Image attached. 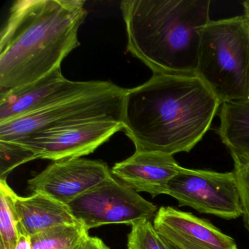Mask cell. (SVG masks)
<instances>
[{
    "mask_svg": "<svg viewBox=\"0 0 249 249\" xmlns=\"http://www.w3.org/2000/svg\"><path fill=\"white\" fill-rule=\"evenodd\" d=\"M14 209L18 225L31 237L53 227L79 224L68 205L41 193L27 197L15 194Z\"/></svg>",
    "mask_w": 249,
    "mask_h": 249,
    "instance_id": "cell-13",
    "label": "cell"
},
{
    "mask_svg": "<svg viewBox=\"0 0 249 249\" xmlns=\"http://www.w3.org/2000/svg\"><path fill=\"white\" fill-rule=\"evenodd\" d=\"M243 9H244V16L249 18V0H246L243 2Z\"/></svg>",
    "mask_w": 249,
    "mask_h": 249,
    "instance_id": "cell-22",
    "label": "cell"
},
{
    "mask_svg": "<svg viewBox=\"0 0 249 249\" xmlns=\"http://www.w3.org/2000/svg\"><path fill=\"white\" fill-rule=\"evenodd\" d=\"M107 81H73L61 68L29 85L0 93V123L103 87Z\"/></svg>",
    "mask_w": 249,
    "mask_h": 249,
    "instance_id": "cell-9",
    "label": "cell"
},
{
    "mask_svg": "<svg viewBox=\"0 0 249 249\" xmlns=\"http://www.w3.org/2000/svg\"><path fill=\"white\" fill-rule=\"evenodd\" d=\"M242 206L243 224L249 233V156H231Z\"/></svg>",
    "mask_w": 249,
    "mask_h": 249,
    "instance_id": "cell-19",
    "label": "cell"
},
{
    "mask_svg": "<svg viewBox=\"0 0 249 249\" xmlns=\"http://www.w3.org/2000/svg\"><path fill=\"white\" fill-rule=\"evenodd\" d=\"M210 0H124L128 52L158 75H195Z\"/></svg>",
    "mask_w": 249,
    "mask_h": 249,
    "instance_id": "cell-3",
    "label": "cell"
},
{
    "mask_svg": "<svg viewBox=\"0 0 249 249\" xmlns=\"http://www.w3.org/2000/svg\"><path fill=\"white\" fill-rule=\"evenodd\" d=\"M89 235L81 223L59 226L32 236V249H81Z\"/></svg>",
    "mask_w": 249,
    "mask_h": 249,
    "instance_id": "cell-15",
    "label": "cell"
},
{
    "mask_svg": "<svg viewBox=\"0 0 249 249\" xmlns=\"http://www.w3.org/2000/svg\"><path fill=\"white\" fill-rule=\"evenodd\" d=\"M221 105L196 75L154 74L126 91L122 130L135 150L189 153L209 130Z\"/></svg>",
    "mask_w": 249,
    "mask_h": 249,
    "instance_id": "cell-1",
    "label": "cell"
},
{
    "mask_svg": "<svg viewBox=\"0 0 249 249\" xmlns=\"http://www.w3.org/2000/svg\"><path fill=\"white\" fill-rule=\"evenodd\" d=\"M122 129L120 122H84L36 132L14 142L33 151L37 159L62 161L91 154Z\"/></svg>",
    "mask_w": 249,
    "mask_h": 249,
    "instance_id": "cell-8",
    "label": "cell"
},
{
    "mask_svg": "<svg viewBox=\"0 0 249 249\" xmlns=\"http://www.w3.org/2000/svg\"><path fill=\"white\" fill-rule=\"evenodd\" d=\"M18 226V239L14 249H32V237Z\"/></svg>",
    "mask_w": 249,
    "mask_h": 249,
    "instance_id": "cell-20",
    "label": "cell"
},
{
    "mask_svg": "<svg viewBox=\"0 0 249 249\" xmlns=\"http://www.w3.org/2000/svg\"><path fill=\"white\" fill-rule=\"evenodd\" d=\"M221 142L231 156H249V100L223 103L220 107Z\"/></svg>",
    "mask_w": 249,
    "mask_h": 249,
    "instance_id": "cell-14",
    "label": "cell"
},
{
    "mask_svg": "<svg viewBox=\"0 0 249 249\" xmlns=\"http://www.w3.org/2000/svg\"><path fill=\"white\" fill-rule=\"evenodd\" d=\"M112 176L106 163L78 158L53 161L28 180L29 189L68 205Z\"/></svg>",
    "mask_w": 249,
    "mask_h": 249,
    "instance_id": "cell-10",
    "label": "cell"
},
{
    "mask_svg": "<svg viewBox=\"0 0 249 249\" xmlns=\"http://www.w3.org/2000/svg\"><path fill=\"white\" fill-rule=\"evenodd\" d=\"M15 194L6 180H0L1 249H14L18 239V222L14 209Z\"/></svg>",
    "mask_w": 249,
    "mask_h": 249,
    "instance_id": "cell-16",
    "label": "cell"
},
{
    "mask_svg": "<svg viewBox=\"0 0 249 249\" xmlns=\"http://www.w3.org/2000/svg\"><path fill=\"white\" fill-rule=\"evenodd\" d=\"M35 160L36 154L21 144L0 141V180H6L16 167Z\"/></svg>",
    "mask_w": 249,
    "mask_h": 249,
    "instance_id": "cell-18",
    "label": "cell"
},
{
    "mask_svg": "<svg viewBox=\"0 0 249 249\" xmlns=\"http://www.w3.org/2000/svg\"><path fill=\"white\" fill-rule=\"evenodd\" d=\"M167 195L201 213L224 219H235L242 215V206L235 176L233 172L182 167L168 184Z\"/></svg>",
    "mask_w": 249,
    "mask_h": 249,
    "instance_id": "cell-7",
    "label": "cell"
},
{
    "mask_svg": "<svg viewBox=\"0 0 249 249\" xmlns=\"http://www.w3.org/2000/svg\"><path fill=\"white\" fill-rule=\"evenodd\" d=\"M127 249H170L150 220L134 223L128 235Z\"/></svg>",
    "mask_w": 249,
    "mask_h": 249,
    "instance_id": "cell-17",
    "label": "cell"
},
{
    "mask_svg": "<svg viewBox=\"0 0 249 249\" xmlns=\"http://www.w3.org/2000/svg\"><path fill=\"white\" fill-rule=\"evenodd\" d=\"M195 75L221 104L249 100V24L244 15L211 20L201 30Z\"/></svg>",
    "mask_w": 249,
    "mask_h": 249,
    "instance_id": "cell-4",
    "label": "cell"
},
{
    "mask_svg": "<svg viewBox=\"0 0 249 249\" xmlns=\"http://www.w3.org/2000/svg\"><path fill=\"white\" fill-rule=\"evenodd\" d=\"M182 167L173 155L135 150L130 157L116 163L111 173L137 192H147L154 197L167 195L169 183Z\"/></svg>",
    "mask_w": 249,
    "mask_h": 249,
    "instance_id": "cell-12",
    "label": "cell"
},
{
    "mask_svg": "<svg viewBox=\"0 0 249 249\" xmlns=\"http://www.w3.org/2000/svg\"><path fill=\"white\" fill-rule=\"evenodd\" d=\"M167 244L168 245L169 247H170V249H176L175 248H173V246H170V245H169L168 243H167Z\"/></svg>",
    "mask_w": 249,
    "mask_h": 249,
    "instance_id": "cell-23",
    "label": "cell"
},
{
    "mask_svg": "<svg viewBox=\"0 0 249 249\" xmlns=\"http://www.w3.org/2000/svg\"><path fill=\"white\" fill-rule=\"evenodd\" d=\"M84 0H18L0 37V93L20 88L61 68L80 46L88 12Z\"/></svg>",
    "mask_w": 249,
    "mask_h": 249,
    "instance_id": "cell-2",
    "label": "cell"
},
{
    "mask_svg": "<svg viewBox=\"0 0 249 249\" xmlns=\"http://www.w3.org/2000/svg\"><path fill=\"white\" fill-rule=\"evenodd\" d=\"M126 89L107 81L103 87L0 123V141L18 142L41 131L92 122L122 123Z\"/></svg>",
    "mask_w": 249,
    "mask_h": 249,
    "instance_id": "cell-5",
    "label": "cell"
},
{
    "mask_svg": "<svg viewBox=\"0 0 249 249\" xmlns=\"http://www.w3.org/2000/svg\"><path fill=\"white\" fill-rule=\"evenodd\" d=\"M68 206L74 218L87 230L107 224L132 226L141 220L151 219L158 211L157 205L113 174Z\"/></svg>",
    "mask_w": 249,
    "mask_h": 249,
    "instance_id": "cell-6",
    "label": "cell"
},
{
    "mask_svg": "<svg viewBox=\"0 0 249 249\" xmlns=\"http://www.w3.org/2000/svg\"><path fill=\"white\" fill-rule=\"evenodd\" d=\"M154 228L176 249H237V243L208 220L173 207H161Z\"/></svg>",
    "mask_w": 249,
    "mask_h": 249,
    "instance_id": "cell-11",
    "label": "cell"
},
{
    "mask_svg": "<svg viewBox=\"0 0 249 249\" xmlns=\"http://www.w3.org/2000/svg\"><path fill=\"white\" fill-rule=\"evenodd\" d=\"M81 249H110L108 246L97 237L89 235L84 240Z\"/></svg>",
    "mask_w": 249,
    "mask_h": 249,
    "instance_id": "cell-21",
    "label": "cell"
}]
</instances>
